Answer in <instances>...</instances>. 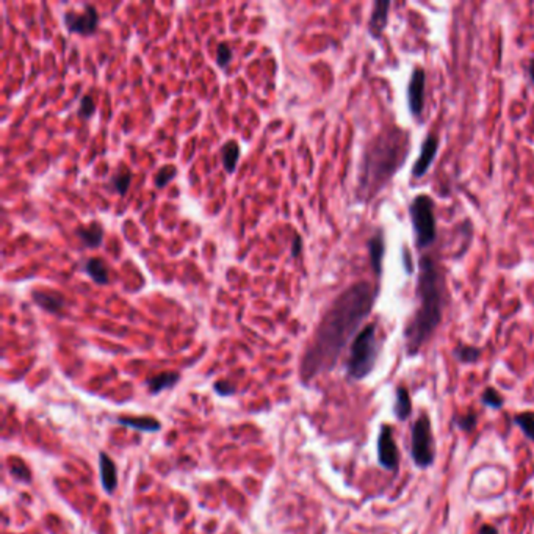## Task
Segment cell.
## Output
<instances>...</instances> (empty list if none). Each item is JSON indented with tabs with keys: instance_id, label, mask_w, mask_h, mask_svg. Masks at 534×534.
<instances>
[{
	"instance_id": "obj_12",
	"label": "cell",
	"mask_w": 534,
	"mask_h": 534,
	"mask_svg": "<svg viewBox=\"0 0 534 534\" xmlns=\"http://www.w3.org/2000/svg\"><path fill=\"white\" fill-rule=\"evenodd\" d=\"M32 299L36 306H40L49 314H59L64 306V299L60 293L46 290V288H33Z\"/></svg>"
},
{
	"instance_id": "obj_18",
	"label": "cell",
	"mask_w": 534,
	"mask_h": 534,
	"mask_svg": "<svg viewBox=\"0 0 534 534\" xmlns=\"http://www.w3.org/2000/svg\"><path fill=\"white\" fill-rule=\"evenodd\" d=\"M179 379H180V374L177 372H163V373H158V374H155L154 378H150L148 381L149 392L153 393V395L160 393L163 391H167V388L174 387L177 384Z\"/></svg>"
},
{
	"instance_id": "obj_14",
	"label": "cell",
	"mask_w": 534,
	"mask_h": 534,
	"mask_svg": "<svg viewBox=\"0 0 534 534\" xmlns=\"http://www.w3.org/2000/svg\"><path fill=\"white\" fill-rule=\"evenodd\" d=\"M368 254H370L372 268L376 276L382 273V261L386 256V238L382 230H378L370 240H368Z\"/></svg>"
},
{
	"instance_id": "obj_31",
	"label": "cell",
	"mask_w": 534,
	"mask_h": 534,
	"mask_svg": "<svg viewBox=\"0 0 534 534\" xmlns=\"http://www.w3.org/2000/svg\"><path fill=\"white\" fill-rule=\"evenodd\" d=\"M480 534H499V531H497V528H494V526H490V525H482L481 530H480Z\"/></svg>"
},
{
	"instance_id": "obj_11",
	"label": "cell",
	"mask_w": 534,
	"mask_h": 534,
	"mask_svg": "<svg viewBox=\"0 0 534 534\" xmlns=\"http://www.w3.org/2000/svg\"><path fill=\"white\" fill-rule=\"evenodd\" d=\"M99 476L105 494L112 495L118 489V470L107 453H99Z\"/></svg>"
},
{
	"instance_id": "obj_25",
	"label": "cell",
	"mask_w": 534,
	"mask_h": 534,
	"mask_svg": "<svg viewBox=\"0 0 534 534\" xmlns=\"http://www.w3.org/2000/svg\"><path fill=\"white\" fill-rule=\"evenodd\" d=\"M232 59L234 54L227 42H220V44L216 46V64H218V68L225 69L226 66H229V63L232 61Z\"/></svg>"
},
{
	"instance_id": "obj_22",
	"label": "cell",
	"mask_w": 534,
	"mask_h": 534,
	"mask_svg": "<svg viewBox=\"0 0 534 534\" xmlns=\"http://www.w3.org/2000/svg\"><path fill=\"white\" fill-rule=\"evenodd\" d=\"M454 357L461 364H475L481 357V348H476L472 345H458L456 350H454Z\"/></svg>"
},
{
	"instance_id": "obj_23",
	"label": "cell",
	"mask_w": 534,
	"mask_h": 534,
	"mask_svg": "<svg viewBox=\"0 0 534 534\" xmlns=\"http://www.w3.org/2000/svg\"><path fill=\"white\" fill-rule=\"evenodd\" d=\"M516 423L521 427L523 434L534 442V413H522L516 415Z\"/></svg>"
},
{
	"instance_id": "obj_17",
	"label": "cell",
	"mask_w": 534,
	"mask_h": 534,
	"mask_svg": "<svg viewBox=\"0 0 534 534\" xmlns=\"http://www.w3.org/2000/svg\"><path fill=\"white\" fill-rule=\"evenodd\" d=\"M117 422L119 425H124L127 428L138 429L143 432H157L162 429V423L150 417H119Z\"/></svg>"
},
{
	"instance_id": "obj_13",
	"label": "cell",
	"mask_w": 534,
	"mask_h": 534,
	"mask_svg": "<svg viewBox=\"0 0 534 534\" xmlns=\"http://www.w3.org/2000/svg\"><path fill=\"white\" fill-rule=\"evenodd\" d=\"M388 10H391V2H382L378 0L374 2L370 20H368V32L372 33L374 40H379L382 32L386 30L387 20H388Z\"/></svg>"
},
{
	"instance_id": "obj_16",
	"label": "cell",
	"mask_w": 534,
	"mask_h": 534,
	"mask_svg": "<svg viewBox=\"0 0 534 534\" xmlns=\"http://www.w3.org/2000/svg\"><path fill=\"white\" fill-rule=\"evenodd\" d=\"M85 271L88 273V276L99 285H107L110 283V270H108V266L105 265L102 259H88V261L85 262Z\"/></svg>"
},
{
	"instance_id": "obj_9",
	"label": "cell",
	"mask_w": 534,
	"mask_h": 534,
	"mask_svg": "<svg viewBox=\"0 0 534 534\" xmlns=\"http://www.w3.org/2000/svg\"><path fill=\"white\" fill-rule=\"evenodd\" d=\"M378 461L379 465L384 467L386 470H396L400 464V451L398 446L392 434V428L381 427V432L378 437Z\"/></svg>"
},
{
	"instance_id": "obj_3",
	"label": "cell",
	"mask_w": 534,
	"mask_h": 534,
	"mask_svg": "<svg viewBox=\"0 0 534 534\" xmlns=\"http://www.w3.org/2000/svg\"><path fill=\"white\" fill-rule=\"evenodd\" d=\"M409 155V135L398 127H388L374 138L364 154L359 172V198L372 199L381 191Z\"/></svg>"
},
{
	"instance_id": "obj_7",
	"label": "cell",
	"mask_w": 534,
	"mask_h": 534,
	"mask_svg": "<svg viewBox=\"0 0 534 534\" xmlns=\"http://www.w3.org/2000/svg\"><path fill=\"white\" fill-rule=\"evenodd\" d=\"M64 27L68 32L82 36H90L96 33L99 25V13L93 5H85L83 11H66L63 14Z\"/></svg>"
},
{
	"instance_id": "obj_29",
	"label": "cell",
	"mask_w": 534,
	"mask_h": 534,
	"mask_svg": "<svg viewBox=\"0 0 534 534\" xmlns=\"http://www.w3.org/2000/svg\"><path fill=\"white\" fill-rule=\"evenodd\" d=\"M235 391H237L235 386L230 384V382L227 381H218L215 384V392L221 396H230L235 393Z\"/></svg>"
},
{
	"instance_id": "obj_27",
	"label": "cell",
	"mask_w": 534,
	"mask_h": 534,
	"mask_svg": "<svg viewBox=\"0 0 534 534\" xmlns=\"http://www.w3.org/2000/svg\"><path fill=\"white\" fill-rule=\"evenodd\" d=\"M96 112V104L95 100H93V97L90 95H85L82 99H81V107H78V117L83 118V119H88L91 118L93 114H95Z\"/></svg>"
},
{
	"instance_id": "obj_2",
	"label": "cell",
	"mask_w": 534,
	"mask_h": 534,
	"mask_svg": "<svg viewBox=\"0 0 534 534\" xmlns=\"http://www.w3.org/2000/svg\"><path fill=\"white\" fill-rule=\"evenodd\" d=\"M418 265H420V273H418L415 288L418 306L404 329L406 352L409 356H415L436 333L444 316L446 295L445 276L439 270L437 263L432 261V257L423 256Z\"/></svg>"
},
{
	"instance_id": "obj_5",
	"label": "cell",
	"mask_w": 534,
	"mask_h": 534,
	"mask_svg": "<svg viewBox=\"0 0 534 534\" xmlns=\"http://www.w3.org/2000/svg\"><path fill=\"white\" fill-rule=\"evenodd\" d=\"M409 216L413 221L415 244L420 251L431 248L436 242L437 226L434 202L428 194H418L409 204Z\"/></svg>"
},
{
	"instance_id": "obj_10",
	"label": "cell",
	"mask_w": 534,
	"mask_h": 534,
	"mask_svg": "<svg viewBox=\"0 0 534 534\" xmlns=\"http://www.w3.org/2000/svg\"><path fill=\"white\" fill-rule=\"evenodd\" d=\"M437 150H439V138L429 134L427 138L423 140L420 155H418L417 162L413 167V176L415 179L423 177L429 171V168L432 167V163H434L437 157Z\"/></svg>"
},
{
	"instance_id": "obj_30",
	"label": "cell",
	"mask_w": 534,
	"mask_h": 534,
	"mask_svg": "<svg viewBox=\"0 0 534 534\" xmlns=\"http://www.w3.org/2000/svg\"><path fill=\"white\" fill-rule=\"evenodd\" d=\"M301 249H302V240H301V237L298 235V234H295V238H293V242H292V252H290V254H292V257L293 259H297L299 254H301Z\"/></svg>"
},
{
	"instance_id": "obj_28",
	"label": "cell",
	"mask_w": 534,
	"mask_h": 534,
	"mask_svg": "<svg viewBox=\"0 0 534 534\" xmlns=\"http://www.w3.org/2000/svg\"><path fill=\"white\" fill-rule=\"evenodd\" d=\"M456 425L459 429H463L465 432H472L476 427V415L475 413H467L464 415H459L456 418Z\"/></svg>"
},
{
	"instance_id": "obj_6",
	"label": "cell",
	"mask_w": 534,
	"mask_h": 534,
	"mask_svg": "<svg viewBox=\"0 0 534 534\" xmlns=\"http://www.w3.org/2000/svg\"><path fill=\"white\" fill-rule=\"evenodd\" d=\"M436 449L431 422L427 414L418 417L413 428V459L417 467L427 468L434 463Z\"/></svg>"
},
{
	"instance_id": "obj_15",
	"label": "cell",
	"mask_w": 534,
	"mask_h": 534,
	"mask_svg": "<svg viewBox=\"0 0 534 534\" xmlns=\"http://www.w3.org/2000/svg\"><path fill=\"white\" fill-rule=\"evenodd\" d=\"M76 235L78 237V240H81L85 244V247L95 249V248H99L100 244H102L104 226L100 225V222L93 221V222H90V225L77 227Z\"/></svg>"
},
{
	"instance_id": "obj_19",
	"label": "cell",
	"mask_w": 534,
	"mask_h": 534,
	"mask_svg": "<svg viewBox=\"0 0 534 534\" xmlns=\"http://www.w3.org/2000/svg\"><path fill=\"white\" fill-rule=\"evenodd\" d=\"M238 158H240V146H238V143L234 140L227 141L225 146L221 148V162L229 174H234L235 172Z\"/></svg>"
},
{
	"instance_id": "obj_24",
	"label": "cell",
	"mask_w": 534,
	"mask_h": 534,
	"mask_svg": "<svg viewBox=\"0 0 534 534\" xmlns=\"http://www.w3.org/2000/svg\"><path fill=\"white\" fill-rule=\"evenodd\" d=\"M176 174H177V168L174 167V165H165L163 168L158 170L154 182L158 189H163V186H167L171 180L176 177Z\"/></svg>"
},
{
	"instance_id": "obj_32",
	"label": "cell",
	"mask_w": 534,
	"mask_h": 534,
	"mask_svg": "<svg viewBox=\"0 0 534 534\" xmlns=\"http://www.w3.org/2000/svg\"><path fill=\"white\" fill-rule=\"evenodd\" d=\"M528 77H530V82L534 85V59L528 64Z\"/></svg>"
},
{
	"instance_id": "obj_20",
	"label": "cell",
	"mask_w": 534,
	"mask_h": 534,
	"mask_svg": "<svg viewBox=\"0 0 534 534\" xmlns=\"http://www.w3.org/2000/svg\"><path fill=\"white\" fill-rule=\"evenodd\" d=\"M413 413V401L406 387L400 386L396 388V401H395V415L398 420H406Z\"/></svg>"
},
{
	"instance_id": "obj_26",
	"label": "cell",
	"mask_w": 534,
	"mask_h": 534,
	"mask_svg": "<svg viewBox=\"0 0 534 534\" xmlns=\"http://www.w3.org/2000/svg\"><path fill=\"white\" fill-rule=\"evenodd\" d=\"M482 403L486 404V406L489 408H494V409H500L503 406V396L500 395L499 391H495V388H486L485 392H482Z\"/></svg>"
},
{
	"instance_id": "obj_1",
	"label": "cell",
	"mask_w": 534,
	"mask_h": 534,
	"mask_svg": "<svg viewBox=\"0 0 534 534\" xmlns=\"http://www.w3.org/2000/svg\"><path fill=\"white\" fill-rule=\"evenodd\" d=\"M378 288L367 280L352 284L334 299L324 314L312 343L301 362V374L306 381L333 368L350 338L355 336L374 306Z\"/></svg>"
},
{
	"instance_id": "obj_4",
	"label": "cell",
	"mask_w": 534,
	"mask_h": 534,
	"mask_svg": "<svg viewBox=\"0 0 534 534\" xmlns=\"http://www.w3.org/2000/svg\"><path fill=\"white\" fill-rule=\"evenodd\" d=\"M381 351L376 324H367L351 343L346 373L351 379L360 381L373 372Z\"/></svg>"
},
{
	"instance_id": "obj_21",
	"label": "cell",
	"mask_w": 534,
	"mask_h": 534,
	"mask_svg": "<svg viewBox=\"0 0 534 534\" xmlns=\"http://www.w3.org/2000/svg\"><path fill=\"white\" fill-rule=\"evenodd\" d=\"M132 182V172L129 168L121 167L114 176L112 177V186L113 190L117 191L119 196H124V194L129 191V186H131Z\"/></svg>"
},
{
	"instance_id": "obj_8",
	"label": "cell",
	"mask_w": 534,
	"mask_h": 534,
	"mask_svg": "<svg viewBox=\"0 0 534 534\" xmlns=\"http://www.w3.org/2000/svg\"><path fill=\"white\" fill-rule=\"evenodd\" d=\"M425 95H427V72L422 66H417L408 83V107L410 114L417 119L425 110Z\"/></svg>"
}]
</instances>
